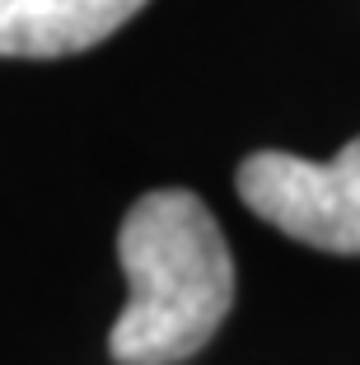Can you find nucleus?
I'll list each match as a JSON object with an SVG mask.
<instances>
[{
    "label": "nucleus",
    "mask_w": 360,
    "mask_h": 365,
    "mask_svg": "<svg viewBox=\"0 0 360 365\" xmlns=\"http://www.w3.org/2000/svg\"><path fill=\"white\" fill-rule=\"evenodd\" d=\"M150 0H0V56L52 61L113 38Z\"/></svg>",
    "instance_id": "3"
},
{
    "label": "nucleus",
    "mask_w": 360,
    "mask_h": 365,
    "mask_svg": "<svg viewBox=\"0 0 360 365\" xmlns=\"http://www.w3.org/2000/svg\"><path fill=\"white\" fill-rule=\"evenodd\" d=\"M248 211L323 253H360V136L337 160L314 164L286 150H257L234 173Z\"/></svg>",
    "instance_id": "2"
},
{
    "label": "nucleus",
    "mask_w": 360,
    "mask_h": 365,
    "mask_svg": "<svg viewBox=\"0 0 360 365\" xmlns=\"http://www.w3.org/2000/svg\"><path fill=\"white\" fill-rule=\"evenodd\" d=\"M117 258L131 290L108 333L117 365H182L215 337L234 304V258L197 192H145L122 215Z\"/></svg>",
    "instance_id": "1"
}]
</instances>
